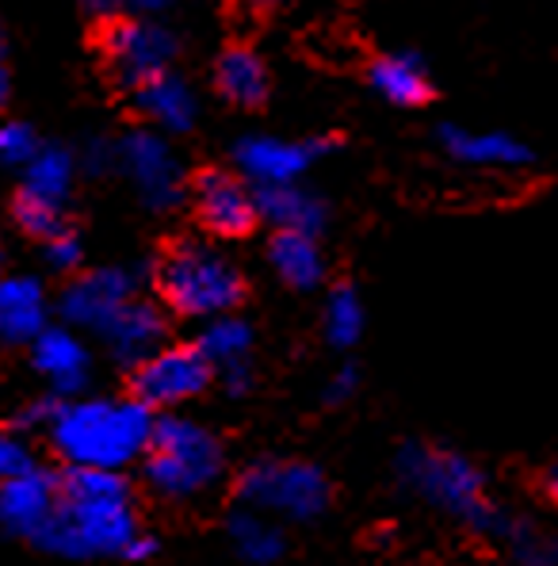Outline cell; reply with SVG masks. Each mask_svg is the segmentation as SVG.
<instances>
[{
	"label": "cell",
	"instance_id": "e0dca14e",
	"mask_svg": "<svg viewBox=\"0 0 558 566\" xmlns=\"http://www.w3.org/2000/svg\"><path fill=\"white\" fill-rule=\"evenodd\" d=\"M31 360L57 390L73 395L88 379V348L70 326H46L31 345Z\"/></svg>",
	"mask_w": 558,
	"mask_h": 566
},
{
	"label": "cell",
	"instance_id": "836d02e7",
	"mask_svg": "<svg viewBox=\"0 0 558 566\" xmlns=\"http://www.w3.org/2000/svg\"><path fill=\"white\" fill-rule=\"evenodd\" d=\"M222 387H227V395H245L249 387H253V368L249 364H233V368H222Z\"/></svg>",
	"mask_w": 558,
	"mask_h": 566
},
{
	"label": "cell",
	"instance_id": "7402d4cb",
	"mask_svg": "<svg viewBox=\"0 0 558 566\" xmlns=\"http://www.w3.org/2000/svg\"><path fill=\"white\" fill-rule=\"evenodd\" d=\"M269 264L295 291H314L326 280V256H322L318 238H306V234H272Z\"/></svg>",
	"mask_w": 558,
	"mask_h": 566
},
{
	"label": "cell",
	"instance_id": "5bb4252c",
	"mask_svg": "<svg viewBox=\"0 0 558 566\" xmlns=\"http://www.w3.org/2000/svg\"><path fill=\"white\" fill-rule=\"evenodd\" d=\"M104 340L112 345V353L123 364L138 368L154 353L165 348V314L161 306L146 303V298H130L119 314L112 318V326L104 329Z\"/></svg>",
	"mask_w": 558,
	"mask_h": 566
},
{
	"label": "cell",
	"instance_id": "f546056e",
	"mask_svg": "<svg viewBox=\"0 0 558 566\" xmlns=\"http://www.w3.org/2000/svg\"><path fill=\"white\" fill-rule=\"evenodd\" d=\"M31 468H35V463H31V452L23 448V440L0 429V482L20 479V474H28Z\"/></svg>",
	"mask_w": 558,
	"mask_h": 566
},
{
	"label": "cell",
	"instance_id": "4fadbf2b",
	"mask_svg": "<svg viewBox=\"0 0 558 566\" xmlns=\"http://www.w3.org/2000/svg\"><path fill=\"white\" fill-rule=\"evenodd\" d=\"M57 513V479L31 468L20 479L0 482V524L15 536L39 539Z\"/></svg>",
	"mask_w": 558,
	"mask_h": 566
},
{
	"label": "cell",
	"instance_id": "277c9868",
	"mask_svg": "<svg viewBox=\"0 0 558 566\" xmlns=\"http://www.w3.org/2000/svg\"><path fill=\"white\" fill-rule=\"evenodd\" d=\"M157 291H161V303L180 318L214 322L241 306L245 276L233 256L211 241H180L157 269Z\"/></svg>",
	"mask_w": 558,
	"mask_h": 566
},
{
	"label": "cell",
	"instance_id": "30bf717a",
	"mask_svg": "<svg viewBox=\"0 0 558 566\" xmlns=\"http://www.w3.org/2000/svg\"><path fill=\"white\" fill-rule=\"evenodd\" d=\"M329 154V138H276V135H249L233 146V161L238 169L253 180L256 188H276V185H298L306 169Z\"/></svg>",
	"mask_w": 558,
	"mask_h": 566
},
{
	"label": "cell",
	"instance_id": "3957f363",
	"mask_svg": "<svg viewBox=\"0 0 558 566\" xmlns=\"http://www.w3.org/2000/svg\"><path fill=\"white\" fill-rule=\"evenodd\" d=\"M394 471L410 494H418L424 505L463 521L466 528L497 539L509 510L497 505L486 490V474L474 460H466L455 448L436 444H406L394 460Z\"/></svg>",
	"mask_w": 558,
	"mask_h": 566
},
{
	"label": "cell",
	"instance_id": "9c48e42d",
	"mask_svg": "<svg viewBox=\"0 0 558 566\" xmlns=\"http://www.w3.org/2000/svg\"><path fill=\"white\" fill-rule=\"evenodd\" d=\"M115 154H119L123 172L135 180L138 196L154 211H172L185 199V169L157 130H135L115 146Z\"/></svg>",
	"mask_w": 558,
	"mask_h": 566
},
{
	"label": "cell",
	"instance_id": "5b68a950",
	"mask_svg": "<svg viewBox=\"0 0 558 566\" xmlns=\"http://www.w3.org/2000/svg\"><path fill=\"white\" fill-rule=\"evenodd\" d=\"M227 474L222 440L191 418H161L146 452V482L161 497L188 502L214 490Z\"/></svg>",
	"mask_w": 558,
	"mask_h": 566
},
{
	"label": "cell",
	"instance_id": "4dcf8cb0",
	"mask_svg": "<svg viewBox=\"0 0 558 566\" xmlns=\"http://www.w3.org/2000/svg\"><path fill=\"white\" fill-rule=\"evenodd\" d=\"M81 256H85V249H81V238L73 230H62L57 238L46 241V264L54 272H73L81 264Z\"/></svg>",
	"mask_w": 558,
	"mask_h": 566
},
{
	"label": "cell",
	"instance_id": "52a82bcc",
	"mask_svg": "<svg viewBox=\"0 0 558 566\" xmlns=\"http://www.w3.org/2000/svg\"><path fill=\"white\" fill-rule=\"evenodd\" d=\"M214 379V368L196 345H165L146 364L135 368V402L146 410L185 406L188 398L203 395Z\"/></svg>",
	"mask_w": 558,
	"mask_h": 566
},
{
	"label": "cell",
	"instance_id": "ac0fdd59",
	"mask_svg": "<svg viewBox=\"0 0 558 566\" xmlns=\"http://www.w3.org/2000/svg\"><path fill=\"white\" fill-rule=\"evenodd\" d=\"M444 149L463 165L474 169H516V165H528L531 154L524 142H516L505 130H466V127H444L440 130Z\"/></svg>",
	"mask_w": 558,
	"mask_h": 566
},
{
	"label": "cell",
	"instance_id": "cb8c5ba5",
	"mask_svg": "<svg viewBox=\"0 0 558 566\" xmlns=\"http://www.w3.org/2000/svg\"><path fill=\"white\" fill-rule=\"evenodd\" d=\"M73 161L70 149H57V146H39V154L23 165V188L20 196L39 199V203L50 207H65V196L73 188Z\"/></svg>",
	"mask_w": 558,
	"mask_h": 566
},
{
	"label": "cell",
	"instance_id": "d590c367",
	"mask_svg": "<svg viewBox=\"0 0 558 566\" xmlns=\"http://www.w3.org/2000/svg\"><path fill=\"white\" fill-rule=\"evenodd\" d=\"M149 555H157V539L154 536H138L135 544L127 547V555H123V559L141 563V559H149Z\"/></svg>",
	"mask_w": 558,
	"mask_h": 566
},
{
	"label": "cell",
	"instance_id": "8992f818",
	"mask_svg": "<svg viewBox=\"0 0 558 566\" xmlns=\"http://www.w3.org/2000/svg\"><path fill=\"white\" fill-rule=\"evenodd\" d=\"M241 510L264 513L272 521H318L329 510V479L303 460H256L238 479Z\"/></svg>",
	"mask_w": 558,
	"mask_h": 566
},
{
	"label": "cell",
	"instance_id": "8fae6325",
	"mask_svg": "<svg viewBox=\"0 0 558 566\" xmlns=\"http://www.w3.org/2000/svg\"><path fill=\"white\" fill-rule=\"evenodd\" d=\"M196 214L214 238L233 241L256 230L261 211H256V188H249L233 172H203L196 180Z\"/></svg>",
	"mask_w": 558,
	"mask_h": 566
},
{
	"label": "cell",
	"instance_id": "74e56055",
	"mask_svg": "<svg viewBox=\"0 0 558 566\" xmlns=\"http://www.w3.org/2000/svg\"><path fill=\"white\" fill-rule=\"evenodd\" d=\"M8 96V73H4V62H0V104H4Z\"/></svg>",
	"mask_w": 558,
	"mask_h": 566
},
{
	"label": "cell",
	"instance_id": "4316f807",
	"mask_svg": "<svg viewBox=\"0 0 558 566\" xmlns=\"http://www.w3.org/2000/svg\"><path fill=\"white\" fill-rule=\"evenodd\" d=\"M322 322H326L329 345L352 348L356 340L364 337V322H368L364 318V303H360V295H356V287H348V283L333 287L326 298V311H322Z\"/></svg>",
	"mask_w": 558,
	"mask_h": 566
},
{
	"label": "cell",
	"instance_id": "ffe728a7",
	"mask_svg": "<svg viewBox=\"0 0 558 566\" xmlns=\"http://www.w3.org/2000/svg\"><path fill=\"white\" fill-rule=\"evenodd\" d=\"M214 85L219 93L230 99V104H241V107H256L264 104L269 96V65L264 57L256 54L253 46H230L222 50L219 65H214Z\"/></svg>",
	"mask_w": 558,
	"mask_h": 566
},
{
	"label": "cell",
	"instance_id": "83f0119b",
	"mask_svg": "<svg viewBox=\"0 0 558 566\" xmlns=\"http://www.w3.org/2000/svg\"><path fill=\"white\" fill-rule=\"evenodd\" d=\"M15 222H20L31 238H43V241L57 238L65 230L62 207L39 203V199H28V196H15Z\"/></svg>",
	"mask_w": 558,
	"mask_h": 566
},
{
	"label": "cell",
	"instance_id": "1f68e13d",
	"mask_svg": "<svg viewBox=\"0 0 558 566\" xmlns=\"http://www.w3.org/2000/svg\"><path fill=\"white\" fill-rule=\"evenodd\" d=\"M57 410H62V402H54V398H35V402H28L20 413H15V424L20 429H31V424H54L57 418Z\"/></svg>",
	"mask_w": 558,
	"mask_h": 566
},
{
	"label": "cell",
	"instance_id": "44dd1931",
	"mask_svg": "<svg viewBox=\"0 0 558 566\" xmlns=\"http://www.w3.org/2000/svg\"><path fill=\"white\" fill-rule=\"evenodd\" d=\"M135 104H138V112L161 130H191L196 112H199L196 93H191L180 77H172V73L154 77L141 88H135Z\"/></svg>",
	"mask_w": 558,
	"mask_h": 566
},
{
	"label": "cell",
	"instance_id": "d6a6232c",
	"mask_svg": "<svg viewBox=\"0 0 558 566\" xmlns=\"http://www.w3.org/2000/svg\"><path fill=\"white\" fill-rule=\"evenodd\" d=\"M356 379H360V371H356L352 364H345L340 371H333V379L326 387V402H345V398L356 390Z\"/></svg>",
	"mask_w": 558,
	"mask_h": 566
},
{
	"label": "cell",
	"instance_id": "f1b7e54d",
	"mask_svg": "<svg viewBox=\"0 0 558 566\" xmlns=\"http://www.w3.org/2000/svg\"><path fill=\"white\" fill-rule=\"evenodd\" d=\"M35 154H39V142L28 127H23V123L0 119V165H8V169H23Z\"/></svg>",
	"mask_w": 558,
	"mask_h": 566
},
{
	"label": "cell",
	"instance_id": "7c38bea8",
	"mask_svg": "<svg viewBox=\"0 0 558 566\" xmlns=\"http://www.w3.org/2000/svg\"><path fill=\"white\" fill-rule=\"evenodd\" d=\"M135 291H138V276L127 269L85 272V276H77L62 291V314L73 326L104 333L112 326L115 314L135 298Z\"/></svg>",
	"mask_w": 558,
	"mask_h": 566
},
{
	"label": "cell",
	"instance_id": "ba28073f",
	"mask_svg": "<svg viewBox=\"0 0 558 566\" xmlns=\"http://www.w3.org/2000/svg\"><path fill=\"white\" fill-rule=\"evenodd\" d=\"M104 54L112 73L130 88L165 77L177 57V35L157 20H119L107 28Z\"/></svg>",
	"mask_w": 558,
	"mask_h": 566
},
{
	"label": "cell",
	"instance_id": "7a4b0ae2",
	"mask_svg": "<svg viewBox=\"0 0 558 566\" xmlns=\"http://www.w3.org/2000/svg\"><path fill=\"white\" fill-rule=\"evenodd\" d=\"M154 410L135 398H85L57 410L50 424L54 452L70 471H112L141 460L154 440Z\"/></svg>",
	"mask_w": 558,
	"mask_h": 566
},
{
	"label": "cell",
	"instance_id": "6da1fadb",
	"mask_svg": "<svg viewBox=\"0 0 558 566\" xmlns=\"http://www.w3.org/2000/svg\"><path fill=\"white\" fill-rule=\"evenodd\" d=\"M138 536V517L130 510V490L123 474L70 471L57 482L54 521L35 544L70 559H93V555H127Z\"/></svg>",
	"mask_w": 558,
	"mask_h": 566
},
{
	"label": "cell",
	"instance_id": "d4e9b609",
	"mask_svg": "<svg viewBox=\"0 0 558 566\" xmlns=\"http://www.w3.org/2000/svg\"><path fill=\"white\" fill-rule=\"evenodd\" d=\"M230 544L241 559L253 563V566H272L276 559H283V552H287V539H283L280 524L272 517H264V513H253V510H238L230 517Z\"/></svg>",
	"mask_w": 558,
	"mask_h": 566
},
{
	"label": "cell",
	"instance_id": "d6986e66",
	"mask_svg": "<svg viewBox=\"0 0 558 566\" xmlns=\"http://www.w3.org/2000/svg\"><path fill=\"white\" fill-rule=\"evenodd\" d=\"M368 81H371L375 93H379L382 99H390V104H398V107H418L432 96L429 70H424V62L418 54H410V50L382 54L379 62L371 65Z\"/></svg>",
	"mask_w": 558,
	"mask_h": 566
},
{
	"label": "cell",
	"instance_id": "e575fe53",
	"mask_svg": "<svg viewBox=\"0 0 558 566\" xmlns=\"http://www.w3.org/2000/svg\"><path fill=\"white\" fill-rule=\"evenodd\" d=\"M85 161H88V172H104V169H112V161H119V154H115V146H112V142L96 138L93 146H88Z\"/></svg>",
	"mask_w": 558,
	"mask_h": 566
},
{
	"label": "cell",
	"instance_id": "9a60e30c",
	"mask_svg": "<svg viewBox=\"0 0 558 566\" xmlns=\"http://www.w3.org/2000/svg\"><path fill=\"white\" fill-rule=\"evenodd\" d=\"M46 329L43 283L31 276L0 280V345H35Z\"/></svg>",
	"mask_w": 558,
	"mask_h": 566
},
{
	"label": "cell",
	"instance_id": "8d00e7d4",
	"mask_svg": "<svg viewBox=\"0 0 558 566\" xmlns=\"http://www.w3.org/2000/svg\"><path fill=\"white\" fill-rule=\"evenodd\" d=\"M544 486H547V497H551V505H555V510H558V463H555L551 471H547Z\"/></svg>",
	"mask_w": 558,
	"mask_h": 566
},
{
	"label": "cell",
	"instance_id": "484cf974",
	"mask_svg": "<svg viewBox=\"0 0 558 566\" xmlns=\"http://www.w3.org/2000/svg\"><path fill=\"white\" fill-rule=\"evenodd\" d=\"M196 348L207 356L211 368H233V364H249V353H253V326L238 314H222V318L207 322L203 333H199Z\"/></svg>",
	"mask_w": 558,
	"mask_h": 566
},
{
	"label": "cell",
	"instance_id": "603a6c76",
	"mask_svg": "<svg viewBox=\"0 0 558 566\" xmlns=\"http://www.w3.org/2000/svg\"><path fill=\"white\" fill-rule=\"evenodd\" d=\"M497 544L513 566H558V528L528 513H509L497 532Z\"/></svg>",
	"mask_w": 558,
	"mask_h": 566
},
{
	"label": "cell",
	"instance_id": "2e32d148",
	"mask_svg": "<svg viewBox=\"0 0 558 566\" xmlns=\"http://www.w3.org/2000/svg\"><path fill=\"white\" fill-rule=\"evenodd\" d=\"M256 211L264 222L276 227V234H306L318 238L326 230V203L314 191L298 185H276V188H256Z\"/></svg>",
	"mask_w": 558,
	"mask_h": 566
}]
</instances>
